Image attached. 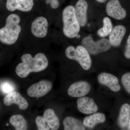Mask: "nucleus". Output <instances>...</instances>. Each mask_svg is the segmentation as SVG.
I'll return each mask as SVG.
<instances>
[{"mask_svg":"<svg viewBox=\"0 0 130 130\" xmlns=\"http://www.w3.org/2000/svg\"><path fill=\"white\" fill-rule=\"evenodd\" d=\"M22 62L16 68V73L20 77L24 78L31 72H38L46 69L48 66L46 56L42 53H38L34 57L29 54H26L21 57Z\"/></svg>","mask_w":130,"mask_h":130,"instance_id":"f257e3e1","label":"nucleus"},{"mask_svg":"<svg viewBox=\"0 0 130 130\" xmlns=\"http://www.w3.org/2000/svg\"><path fill=\"white\" fill-rule=\"evenodd\" d=\"M21 18L18 14L12 13L7 16L4 27L0 29V41L3 44L11 45L18 40L21 27Z\"/></svg>","mask_w":130,"mask_h":130,"instance_id":"f03ea898","label":"nucleus"},{"mask_svg":"<svg viewBox=\"0 0 130 130\" xmlns=\"http://www.w3.org/2000/svg\"><path fill=\"white\" fill-rule=\"evenodd\" d=\"M63 31L65 36L74 38L78 35L80 26L77 20L74 7L68 6L65 7L62 12Z\"/></svg>","mask_w":130,"mask_h":130,"instance_id":"7ed1b4c3","label":"nucleus"},{"mask_svg":"<svg viewBox=\"0 0 130 130\" xmlns=\"http://www.w3.org/2000/svg\"><path fill=\"white\" fill-rule=\"evenodd\" d=\"M65 54L68 59L77 61L84 70H88L90 68L91 61L89 54L82 45L78 46L76 48L71 46L67 47Z\"/></svg>","mask_w":130,"mask_h":130,"instance_id":"20e7f679","label":"nucleus"},{"mask_svg":"<svg viewBox=\"0 0 130 130\" xmlns=\"http://www.w3.org/2000/svg\"><path fill=\"white\" fill-rule=\"evenodd\" d=\"M81 45L86 49L91 54H97L109 50L111 44L109 40L103 38L94 41L89 36L85 37L81 42Z\"/></svg>","mask_w":130,"mask_h":130,"instance_id":"39448f33","label":"nucleus"},{"mask_svg":"<svg viewBox=\"0 0 130 130\" xmlns=\"http://www.w3.org/2000/svg\"><path fill=\"white\" fill-rule=\"evenodd\" d=\"M53 87L52 83L47 80H43L32 84L27 90L28 95L37 99L46 95L50 91Z\"/></svg>","mask_w":130,"mask_h":130,"instance_id":"423d86ee","label":"nucleus"},{"mask_svg":"<svg viewBox=\"0 0 130 130\" xmlns=\"http://www.w3.org/2000/svg\"><path fill=\"white\" fill-rule=\"evenodd\" d=\"M48 26V23L47 19L43 16H39L31 23V32L35 37L43 38L47 34Z\"/></svg>","mask_w":130,"mask_h":130,"instance_id":"0eeeda50","label":"nucleus"},{"mask_svg":"<svg viewBox=\"0 0 130 130\" xmlns=\"http://www.w3.org/2000/svg\"><path fill=\"white\" fill-rule=\"evenodd\" d=\"M107 14L113 18L121 20L125 18L126 12L119 0H110L106 6Z\"/></svg>","mask_w":130,"mask_h":130,"instance_id":"6e6552de","label":"nucleus"},{"mask_svg":"<svg viewBox=\"0 0 130 130\" xmlns=\"http://www.w3.org/2000/svg\"><path fill=\"white\" fill-rule=\"evenodd\" d=\"M34 5V0H7L6 8L10 12L19 10L28 12L32 9Z\"/></svg>","mask_w":130,"mask_h":130,"instance_id":"1a4fd4ad","label":"nucleus"},{"mask_svg":"<svg viewBox=\"0 0 130 130\" xmlns=\"http://www.w3.org/2000/svg\"><path fill=\"white\" fill-rule=\"evenodd\" d=\"M91 86L88 82L84 81L76 82L70 85L68 90V95L71 97H83L88 94Z\"/></svg>","mask_w":130,"mask_h":130,"instance_id":"9d476101","label":"nucleus"},{"mask_svg":"<svg viewBox=\"0 0 130 130\" xmlns=\"http://www.w3.org/2000/svg\"><path fill=\"white\" fill-rule=\"evenodd\" d=\"M4 104L6 106L16 104L21 110H25L28 107V103L26 100L20 93L13 91L8 93L4 97Z\"/></svg>","mask_w":130,"mask_h":130,"instance_id":"9b49d317","label":"nucleus"},{"mask_svg":"<svg viewBox=\"0 0 130 130\" xmlns=\"http://www.w3.org/2000/svg\"><path fill=\"white\" fill-rule=\"evenodd\" d=\"M77 107L79 112L85 114H91L97 111L98 107L94 100L88 97L79 98L77 101Z\"/></svg>","mask_w":130,"mask_h":130,"instance_id":"f8f14e48","label":"nucleus"},{"mask_svg":"<svg viewBox=\"0 0 130 130\" xmlns=\"http://www.w3.org/2000/svg\"><path fill=\"white\" fill-rule=\"evenodd\" d=\"M98 80L100 84L107 86L114 92H118L121 89L118 79L115 76L110 73H101L98 75Z\"/></svg>","mask_w":130,"mask_h":130,"instance_id":"ddd939ff","label":"nucleus"},{"mask_svg":"<svg viewBox=\"0 0 130 130\" xmlns=\"http://www.w3.org/2000/svg\"><path fill=\"white\" fill-rule=\"evenodd\" d=\"M88 4L85 0H78L75 5V13L81 27H84L87 23Z\"/></svg>","mask_w":130,"mask_h":130,"instance_id":"4468645a","label":"nucleus"},{"mask_svg":"<svg viewBox=\"0 0 130 130\" xmlns=\"http://www.w3.org/2000/svg\"><path fill=\"white\" fill-rule=\"evenodd\" d=\"M126 32V29L124 26H116L113 29L109 35V41L112 46L118 47L121 44Z\"/></svg>","mask_w":130,"mask_h":130,"instance_id":"2eb2a0df","label":"nucleus"},{"mask_svg":"<svg viewBox=\"0 0 130 130\" xmlns=\"http://www.w3.org/2000/svg\"><path fill=\"white\" fill-rule=\"evenodd\" d=\"M43 118L47 125L52 130H57L60 126L59 118L53 109L49 108L43 113Z\"/></svg>","mask_w":130,"mask_h":130,"instance_id":"dca6fc26","label":"nucleus"},{"mask_svg":"<svg viewBox=\"0 0 130 130\" xmlns=\"http://www.w3.org/2000/svg\"><path fill=\"white\" fill-rule=\"evenodd\" d=\"M106 120V116L102 113H94L90 116H86L83 120L84 125L88 128H92L96 124L104 123Z\"/></svg>","mask_w":130,"mask_h":130,"instance_id":"f3484780","label":"nucleus"},{"mask_svg":"<svg viewBox=\"0 0 130 130\" xmlns=\"http://www.w3.org/2000/svg\"><path fill=\"white\" fill-rule=\"evenodd\" d=\"M130 116V105L125 103L121 107L118 118V124L120 128H125L127 126Z\"/></svg>","mask_w":130,"mask_h":130,"instance_id":"a211bd4d","label":"nucleus"},{"mask_svg":"<svg viewBox=\"0 0 130 130\" xmlns=\"http://www.w3.org/2000/svg\"><path fill=\"white\" fill-rule=\"evenodd\" d=\"M65 130H85V127L83 123L78 120L72 117H67L63 121Z\"/></svg>","mask_w":130,"mask_h":130,"instance_id":"6ab92c4d","label":"nucleus"},{"mask_svg":"<svg viewBox=\"0 0 130 130\" xmlns=\"http://www.w3.org/2000/svg\"><path fill=\"white\" fill-rule=\"evenodd\" d=\"M9 122L16 130H26L28 129L26 120L20 115L12 116L9 119Z\"/></svg>","mask_w":130,"mask_h":130,"instance_id":"aec40b11","label":"nucleus"},{"mask_svg":"<svg viewBox=\"0 0 130 130\" xmlns=\"http://www.w3.org/2000/svg\"><path fill=\"white\" fill-rule=\"evenodd\" d=\"M103 26L97 31L99 36L105 37L109 36L112 30L113 25L111 19L108 17H105L103 19Z\"/></svg>","mask_w":130,"mask_h":130,"instance_id":"412c9836","label":"nucleus"},{"mask_svg":"<svg viewBox=\"0 0 130 130\" xmlns=\"http://www.w3.org/2000/svg\"><path fill=\"white\" fill-rule=\"evenodd\" d=\"M36 123L38 130H49L50 128L47 124L43 117L38 116L36 119Z\"/></svg>","mask_w":130,"mask_h":130,"instance_id":"4be33fe9","label":"nucleus"},{"mask_svg":"<svg viewBox=\"0 0 130 130\" xmlns=\"http://www.w3.org/2000/svg\"><path fill=\"white\" fill-rule=\"evenodd\" d=\"M121 80L125 90L130 94V72L124 74L122 77Z\"/></svg>","mask_w":130,"mask_h":130,"instance_id":"5701e85b","label":"nucleus"},{"mask_svg":"<svg viewBox=\"0 0 130 130\" xmlns=\"http://www.w3.org/2000/svg\"><path fill=\"white\" fill-rule=\"evenodd\" d=\"M1 90L3 92L6 94L11 93L14 91V86L11 83L8 82H4L1 84Z\"/></svg>","mask_w":130,"mask_h":130,"instance_id":"b1692460","label":"nucleus"},{"mask_svg":"<svg viewBox=\"0 0 130 130\" xmlns=\"http://www.w3.org/2000/svg\"><path fill=\"white\" fill-rule=\"evenodd\" d=\"M124 55L126 59H130V35L127 39V44L125 52Z\"/></svg>","mask_w":130,"mask_h":130,"instance_id":"393cba45","label":"nucleus"},{"mask_svg":"<svg viewBox=\"0 0 130 130\" xmlns=\"http://www.w3.org/2000/svg\"><path fill=\"white\" fill-rule=\"evenodd\" d=\"M47 3H49L51 8L56 9L59 6V3L58 0H46Z\"/></svg>","mask_w":130,"mask_h":130,"instance_id":"a878e982","label":"nucleus"},{"mask_svg":"<svg viewBox=\"0 0 130 130\" xmlns=\"http://www.w3.org/2000/svg\"><path fill=\"white\" fill-rule=\"evenodd\" d=\"M95 1L100 3H104L106 2L107 0H95Z\"/></svg>","mask_w":130,"mask_h":130,"instance_id":"bb28decb","label":"nucleus"},{"mask_svg":"<svg viewBox=\"0 0 130 130\" xmlns=\"http://www.w3.org/2000/svg\"><path fill=\"white\" fill-rule=\"evenodd\" d=\"M127 127H128V129L130 130V116L129 119V121H128Z\"/></svg>","mask_w":130,"mask_h":130,"instance_id":"cd10ccee","label":"nucleus"},{"mask_svg":"<svg viewBox=\"0 0 130 130\" xmlns=\"http://www.w3.org/2000/svg\"><path fill=\"white\" fill-rule=\"evenodd\" d=\"M76 37L77 38H79V37H80V36H79V35H77L76 36Z\"/></svg>","mask_w":130,"mask_h":130,"instance_id":"c85d7f7f","label":"nucleus"},{"mask_svg":"<svg viewBox=\"0 0 130 130\" xmlns=\"http://www.w3.org/2000/svg\"><path fill=\"white\" fill-rule=\"evenodd\" d=\"M6 125H7V126L8 125V124H7Z\"/></svg>","mask_w":130,"mask_h":130,"instance_id":"c756f323","label":"nucleus"}]
</instances>
